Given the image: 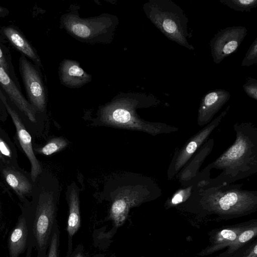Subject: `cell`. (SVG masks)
<instances>
[{
    "mask_svg": "<svg viewBox=\"0 0 257 257\" xmlns=\"http://www.w3.org/2000/svg\"><path fill=\"white\" fill-rule=\"evenodd\" d=\"M2 33L8 41L33 63L40 67L41 62L36 49L30 43L23 34L13 26L2 28Z\"/></svg>",
    "mask_w": 257,
    "mask_h": 257,
    "instance_id": "e0dca14e",
    "label": "cell"
},
{
    "mask_svg": "<svg viewBox=\"0 0 257 257\" xmlns=\"http://www.w3.org/2000/svg\"><path fill=\"white\" fill-rule=\"evenodd\" d=\"M19 63L20 73L29 102L37 113L44 112L46 109V95L40 67L32 63L22 54Z\"/></svg>",
    "mask_w": 257,
    "mask_h": 257,
    "instance_id": "9c48e42d",
    "label": "cell"
},
{
    "mask_svg": "<svg viewBox=\"0 0 257 257\" xmlns=\"http://www.w3.org/2000/svg\"><path fill=\"white\" fill-rule=\"evenodd\" d=\"M253 235L254 232L252 230H246L240 234L239 237V241L240 242H245L250 239Z\"/></svg>",
    "mask_w": 257,
    "mask_h": 257,
    "instance_id": "f1b7e54d",
    "label": "cell"
},
{
    "mask_svg": "<svg viewBox=\"0 0 257 257\" xmlns=\"http://www.w3.org/2000/svg\"><path fill=\"white\" fill-rule=\"evenodd\" d=\"M69 144L63 138H55L50 140L44 146L34 149V152L45 156H49L65 148Z\"/></svg>",
    "mask_w": 257,
    "mask_h": 257,
    "instance_id": "44dd1931",
    "label": "cell"
},
{
    "mask_svg": "<svg viewBox=\"0 0 257 257\" xmlns=\"http://www.w3.org/2000/svg\"><path fill=\"white\" fill-rule=\"evenodd\" d=\"M0 172L7 184L15 192L21 202L32 194L34 182L30 173L19 166L6 163L0 160Z\"/></svg>",
    "mask_w": 257,
    "mask_h": 257,
    "instance_id": "7c38bea8",
    "label": "cell"
},
{
    "mask_svg": "<svg viewBox=\"0 0 257 257\" xmlns=\"http://www.w3.org/2000/svg\"><path fill=\"white\" fill-rule=\"evenodd\" d=\"M147 18L168 39L190 50L188 19L181 8L171 0H150L143 6Z\"/></svg>",
    "mask_w": 257,
    "mask_h": 257,
    "instance_id": "3957f363",
    "label": "cell"
},
{
    "mask_svg": "<svg viewBox=\"0 0 257 257\" xmlns=\"http://www.w3.org/2000/svg\"><path fill=\"white\" fill-rule=\"evenodd\" d=\"M0 160H2L3 161V158L1 154H0Z\"/></svg>",
    "mask_w": 257,
    "mask_h": 257,
    "instance_id": "836d02e7",
    "label": "cell"
},
{
    "mask_svg": "<svg viewBox=\"0 0 257 257\" xmlns=\"http://www.w3.org/2000/svg\"><path fill=\"white\" fill-rule=\"evenodd\" d=\"M0 87L14 105L29 122L37 121V113L23 95L19 83L15 82L0 65Z\"/></svg>",
    "mask_w": 257,
    "mask_h": 257,
    "instance_id": "4fadbf2b",
    "label": "cell"
},
{
    "mask_svg": "<svg viewBox=\"0 0 257 257\" xmlns=\"http://www.w3.org/2000/svg\"><path fill=\"white\" fill-rule=\"evenodd\" d=\"M247 32L246 27L243 26L228 27L218 31L209 43L213 61L218 64L235 52Z\"/></svg>",
    "mask_w": 257,
    "mask_h": 257,
    "instance_id": "8fae6325",
    "label": "cell"
},
{
    "mask_svg": "<svg viewBox=\"0 0 257 257\" xmlns=\"http://www.w3.org/2000/svg\"><path fill=\"white\" fill-rule=\"evenodd\" d=\"M214 144L213 139H208L176 176L182 187L189 186L197 181L199 169L212 152Z\"/></svg>",
    "mask_w": 257,
    "mask_h": 257,
    "instance_id": "9a60e30c",
    "label": "cell"
},
{
    "mask_svg": "<svg viewBox=\"0 0 257 257\" xmlns=\"http://www.w3.org/2000/svg\"><path fill=\"white\" fill-rule=\"evenodd\" d=\"M61 22L70 34L79 40L89 42L110 40L115 26L110 16L106 15L84 19L68 13L62 17Z\"/></svg>",
    "mask_w": 257,
    "mask_h": 257,
    "instance_id": "52a82bcc",
    "label": "cell"
},
{
    "mask_svg": "<svg viewBox=\"0 0 257 257\" xmlns=\"http://www.w3.org/2000/svg\"><path fill=\"white\" fill-rule=\"evenodd\" d=\"M60 230L58 223L55 224L48 247L47 257H58L60 245Z\"/></svg>",
    "mask_w": 257,
    "mask_h": 257,
    "instance_id": "cb8c5ba5",
    "label": "cell"
},
{
    "mask_svg": "<svg viewBox=\"0 0 257 257\" xmlns=\"http://www.w3.org/2000/svg\"><path fill=\"white\" fill-rule=\"evenodd\" d=\"M9 13V11L7 9L0 6V18L6 16Z\"/></svg>",
    "mask_w": 257,
    "mask_h": 257,
    "instance_id": "1f68e13d",
    "label": "cell"
},
{
    "mask_svg": "<svg viewBox=\"0 0 257 257\" xmlns=\"http://www.w3.org/2000/svg\"><path fill=\"white\" fill-rule=\"evenodd\" d=\"M221 235L224 238L229 240H234L236 238V233L232 230L224 229L221 231Z\"/></svg>",
    "mask_w": 257,
    "mask_h": 257,
    "instance_id": "f546056e",
    "label": "cell"
},
{
    "mask_svg": "<svg viewBox=\"0 0 257 257\" xmlns=\"http://www.w3.org/2000/svg\"><path fill=\"white\" fill-rule=\"evenodd\" d=\"M257 63V38L248 49L242 62L241 66L248 67Z\"/></svg>",
    "mask_w": 257,
    "mask_h": 257,
    "instance_id": "484cf974",
    "label": "cell"
},
{
    "mask_svg": "<svg viewBox=\"0 0 257 257\" xmlns=\"http://www.w3.org/2000/svg\"><path fill=\"white\" fill-rule=\"evenodd\" d=\"M99 257H102V256H99Z\"/></svg>",
    "mask_w": 257,
    "mask_h": 257,
    "instance_id": "d590c367",
    "label": "cell"
},
{
    "mask_svg": "<svg viewBox=\"0 0 257 257\" xmlns=\"http://www.w3.org/2000/svg\"><path fill=\"white\" fill-rule=\"evenodd\" d=\"M233 143L198 175L205 185L229 184L257 172V127L251 122L233 125Z\"/></svg>",
    "mask_w": 257,
    "mask_h": 257,
    "instance_id": "6da1fadb",
    "label": "cell"
},
{
    "mask_svg": "<svg viewBox=\"0 0 257 257\" xmlns=\"http://www.w3.org/2000/svg\"><path fill=\"white\" fill-rule=\"evenodd\" d=\"M60 76L62 83L69 87H79L91 81V76L81 68L79 63L65 60L60 65Z\"/></svg>",
    "mask_w": 257,
    "mask_h": 257,
    "instance_id": "ac0fdd59",
    "label": "cell"
},
{
    "mask_svg": "<svg viewBox=\"0 0 257 257\" xmlns=\"http://www.w3.org/2000/svg\"><path fill=\"white\" fill-rule=\"evenodd\" d=\"M0 65L3 67L8 74L15 82L19 83L14 71L11 56L7 50L4 46L0 45Z\"/></svg>",
    "mask_w": 257,
    "mask_h": 257,
    "instance_id": "603a6c76",
    "label": "cell"
},
{
    "mask_svg": "<svg viewBox=\"0 0 257 257\" xmlns=\"http://www.w3.org/2000/svg\"><path fill=\"white\" fill-rule=\"evenodd\" d=\"M67 199L69 213L66 228L68 236L66 257L72 252L73 238L81 225L79 195L75 184H72L70 187Z\"/></svg>",
    "mask_w": 257,
    "mask_h": 257,
    "instance_id": "2e32d148",
    "label": "cell"
},
{
    "mask_svg": "<svg viewBox=\"0 0 257 257\" xmlns=\"http://www.w3.org/2000/svg\"><path fill=\"white\" fill-rule=\"evenodd\" d=\"M162 190L158 184L149 179L146 183L120 190L112 200L108 220L116 229L125 221L130 210L149 199L161 195Z\"/></svg>",
    "mask_w": 257,
    "mask_h": 257,
    "instance_id": "8992f818",
    "label": "cell"
},
{
    "mask_svg": "<svg viewBox=\"0 0 257 257\" xmlns=\"http://www.w3.org/2000/svg\"><path fill=\"white\" fill-rule=\"evenodd\" d=\"M68 257H84L83 246L82 244L78 245Z\"/></svg>",
    "mask_w": 257,
    "mask_h": 257,
    "instance_id": "83f0119b",
    "label": "cell"
},
{
    "mask_svg": "<svg viewBox=\"0 0 257 257\" xmlns=\"http://www.w3.org/2000/svg\"><path fill=\"white\" fill-rule=\"evenodd\" d=\"M0 154L3 162L13 165H18L16 148L8 134L0 127Z\"/></svg>",
    "mask_w": 257,
    "mask_h": 257,
    "instance_id": "ffe728a7",
    "label": "cell"
},
{
    "mask_svg": "<svg viewBox=\"0 0 257 257\" xmlns=\"http://www.w3.org/2000/svg\"><path fill=\"white\" fill-rule=\"evenodd\" d=\"M28 229L24 214L22 212L8 239L10 257H19L27 247Z\"/></svg>",
    "mask_w": 257,
    "mask_h": 257,
    "instance_id": "d6986e66",
    "label": "cell"
},
{
    "mask_svg": "<svg viewBox=\"0 0 257 257\" xmlns=\"http://www.w3.org/2000/svg\"><path fill=\"white\" fill-rule=\"evenodd\" d=\"M1 215V202H0V217Z\"/></svg>",
    "mask_w": 257,
    "mask_h": 257,
    "instance_id": "e575fe53",
    "label": "cell"
},
{
    "mask_svg": "<svg viewBox=\"0 0 257 257\" xmlns=\"http://www.w3.org/2000/svg\"><path fill=\"white\" fill-rule=\"evenodd\" d=\"M230 107L228 105L218 116L190 138L184 145L175 151L167 170L168 180H172L177 175L198 149L208 139L210 135L226 115Z\"/></svg>",
    "mask_w": 257,
    "mask_h": 257,
    "instance_id": "ba28073f",
    "label": "cell"
},
{
    "mask_svg": "<svg viewBox=\"0 0 257 257\" xmlns=\"http://www.w3.org/2000/svg\"><path fill=\"white\" fill-rule=\"evenodd\" d=\"M230 97V92L223 89H216L205 94L201 100L198 111V125L202 126L211 121Z\"/></svg>",
    "mask_w": 257,
    "mask_h": 257,
    "instance_id": "5bb4252c",
    "label": "cell"
},
{
    "mask_svg": "<svg viewBox=\"0 0 257 257\" xmlns=\"http://www.w3.org/2000/svg\"><path fill=\"white\" fill-rule=\"evenodd\" d=\"M253 251H254V253L255 254H256L257 253V245H255L254 246V250H253Z\"/></svg>",
    "mask_w": 257,
    "mask_h": 257,
    "instance_id": "d6a6232c",
    "label": "cell"
},
{
    "mask_svg": "<svg viewBox=\"0 0 257 257\" xmlns=\"http://www.w3.org/2000/svg\"><path fill=\"white\" fill-rule=\"evenodd\" d=\"M219 2L235 11L250 12L257 7V0H219Z\"/></svg>",
    "mask_w": 257,
    "mask_h": 257,
    "instance_id": "7402d4cb",
    "label": "cell"
},
{
    "mask_svg": "<svg viewBox=\"0 0 257 257\" xmlns=\"http://www.w3.org/2000/svg\"><path fill=\"white\" fill-rule=\"evenodd\" d=\"M196 183L177 190L171 198V203L173 205H177L187 200L191 195Z\"/></svg>",
    "mask_w": 257,
    "mask_h": 257,
    "instance_id": "d4e9b609",
    "label": "cell"
},
{
    "mask_svg": "<svg viewBox=\"0 0 257 257\" xmlns=\"http://www.w3.org/2000/svg\"><path fill=\"white\" fill-rule=\"evenodd\" d=\"M245 93L250 98L257 100V80L249 77L243 85Z\"/></svg>",
    "mask_w": 257,
    "mask_h": 257,
    "instance_id": "4316f807",
    "label": "cell"
},
{
    "mask_svg": "<svg viewBox=\"0 0 257 257\" xmlns=\"http://www.w3.org/2000/svg\"><path fill=\"white\" fill-rule=\"evenodd\" d=\"M7 114L6 107L0 98V119L5 120L7 118Z\"/></svg>",
    "mask_w": 257,
    "mask_h": 257,
    "instance_id": "4dcf8cb0",
    "label": "cell"
},
{
    "mask_svg": "<svg viewBox=\"0 0 257 257\" xmlns=\"http://www.w3.org/2000/svg\"><path fill=\"white\" fill-rule=\"evenodd\" d=\"M136 103L128 101L114 102L102 110L101 120L105 125L142 131L153 136L178 131V128L163 122H149L136 113Z\"/></svg>",
    "mask_w": 257,
    "mask_h": 257,
    "instance_id": "5b68a950",
    "label": "cell"
},
{
    "mask_svg": "<svg viewBox=\"0 0 257 257\" xmlns=\"http://www.w3.org/2000/svg\"><path fill=\"white\" fill-rule=\"evenodd\" d=\"M48 178L43 172L33 184L31 197L22 203L28 229L26 257H30L34 247L37 257H47L56 219L57 199L49 186Z\"/></svg>",
    "mask_w": 257,
    "mask_h": 257,
    "instance_id": "7a4b0ae2",
    "label": "cell"
},
{
    "mask_svg": "<svg viewBox=\"0 0 257 257\" xmlns=\"http://www.w3.org/2000/svg\"><path fill=\"white\" fill-rule=\"evenodd\" d=\"M0 98L15 125L17 139L21 147L29 160L31 164L30 174L34 183L43 171L34 151L32 137L18 110L15 109L14 104H12L9 99H8L7 95L1 88Z\"/></svg>",
    "mask_w": 257,
    "mask_h": 257,
    "instance_id": "30bf717a",
    "label": "cell"
},
{
    "mask_svg": "<svg viewBox=\"0 0 257 257\" xmlns=\"http://www.w3.org/2000/svg\"><path fill=\"white\" fill-rule=\"evenodd\" d=\"M188 198L218 206L220 209L226 211L234 207L253 206L257 201V191L244 190L239 184L211 186L199 180Z\"/></svg>",
    "mask_w": 257,
    "mask_h": 257,
    "instance_id": "277c9868",
    "label": "cell"
}]
</instances>
